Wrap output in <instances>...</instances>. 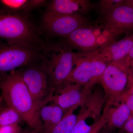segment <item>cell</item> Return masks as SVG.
<instances>
[{
    "label": "cell",
    "mask_w": 133,
    "mask_h": 133,
    "mask_svg": "<svg viewBox=\"0 0 133 133\" xmlns=\"http://www.w3.org/2000/svg\"><path fill=\"white\" fill-rule=\"evenodd\" d=\"M0 90L8 107L14 109L32 129L41 128L40 109L18 70L0 77Z\"/></svg>",
    "instance_id": "obj_1"
},
{
    "label": "cell",
    "mask_w": 133,
    "mask_h": 133,
    "mask_svg": "<svg viewBox=\"0 0 133 133\" xmlns=\"http://www.w3.org/2000/svg\"><path fill=\"white\" fill-rule=\"evenodd\" d=\"M41 55L39 66L47 74L55 91L68 81L74 69L77 52L63 41L43 45Z\"/></svg>",
    "instance_id": "obj_2"
},
{
    "label": "cell",
    "mask_w": 133,
    "mask_h": 133,
    "mask_svg": "<svg viewBox=\"0 0 133 133\" xmlns=\"http://www.w3.org/2000/svg\"><path fill=\"white\" fill-rule=\"evenodd\" d=\"M0 41L9 44L38 47V30L25 15L0 8Z\"/></svg>",
    "instance_id": "obj_3"
},
{
    "label": "cell",
    "mask_w": 133,
    "mask_h": 133,
    "mask_svg": "<svg viewBox=\"0 0 133 133\" xmlns=\"http://www.w3.org/2000/svg\"><path fill=\"white\" fill-rule=\"evenodd\" d=\"M98 50L88 53L77 52L74 69L67 82L92 87L100 83L107 64Z\"/></svg>",
    "instance_id": "obj_4"
},
{
    "label": "cell",
    "mask_w": 133,
    "mask_h": 133,
    "mask_svg": "<svg viewBox=\"0 0 133 133\" xmlns=\"http://www.w3.org/2000/svg\"><path fill=\"white\" fill-rule=\"evenodd\" d=\"M128 57L108 64L102 74L101 84L106 101L114 105L121 101V96L128 87L129 71L130 66Z\"/></svg>",
    "instance_id": "obj_5"
},
{
    "label": "cell",
    "mask_w": 133,
    "mask_h": 133,
    "mask_svg": "<svg viewBox=\"0 0 133 133\" xmlns=\"http://www.w3.org/2000/svg\"><path fill=\"white\" fill-rule=\"evenodd\" d=\"M38 48L0 41V77L18 68L33 64L41 56Z\"/></svg>",
    "instance_id": "obj_6"
},
{
    "label": "cell",
    "mask_w": 133,
    "mask_h": 133,
    "mask_svg": "<svg viewBox=\"0 0 133 133\" xmlns=\"http://www.w3.org/2000/svg\"><path fill=\"white\" fill-rule=\"evenodd\" d=\"M17 70L40 110L51 102L55 90L39 65L31 64Z\"/></svg>",
    "instance_id": "obj_7"
},
{
    "label": "cell",
    "mask_w": 133,
    "mask_h": 133,
    "mask_svg": "<svg viewBox=\"0 0 133 133\" xmlns=\"http://www.w3.org/2000/svg\"><path fill=\"white\" fill-rule=\"evenodd\" d=\"M85 16L58 14L46 11L42 18L44 29L54 36L66 37L77 29L92 23Z\"/></svg>",
    "instance_id": "obj_8"
},
{
    "label": "cell",
    "mask_w": 133,
    "mask_h": 133,
    "mask_svg": "<svg viewBox=\"0 0 133 133\" xmlns=\"http://www.w3.org/2000/svg\"><path fill=\"white\" fill-rule=\"evenodd\" d=\"M93 89L94 87L67 82L55 90L51 102L65 113L71 108L82 106Z\"/></svg>",
    "instance_id": "obj_9"
},
{
    "label": "cell",
    "mask_w": 133,
    "mask_h": 133,
    "mask_svg": "<svg viewBox=\"0 0 133 133\" xmlns=\"http://www.w3.org/2000/svg\"><path fill=\"white\" fill-rule=\"evenodd\" d=\"M99 22L115 41L120 35L133 31V9L123 3L101 17Z\"/></svg>",
    "instance_id": "obj_10"
},
{
    "label": "cell",
    "mask_w": 133,
    "mask_h": 133,
    "mask_svg": "<svg viewBox=\"0 0 133 133\" xmlns=\"http://www.w3.org/2000/svg\"><path fill=\"white\" fill-rule=\"evenodd\" d=\"M91 24L76 29L69 35L63 38L64 42L78 53H88L100 49L97 36L93 30Z\"/></svg>",
    "instance_id": "obj_11"
},
{
    "label": "cell",
    "mask_w": 133,
    "mask_h": 133,
    "mask_svg": "<svg viewBox=\"0 0 133 133\" xmlns=\"http://www.w3.org/2000/svg\"><path fill=\"white\" fill-rule=\"evenodd\" d=\"M95 6L90 0H52L48 3V12L58 14L85 16Z\"/></svg>",
    "instance_id": "obj_12"
},
{
    "label": "cell",
    "mask_w": 133,
    "mask_h": 133,
    "mask_svg": "<svg viewBox=\"0 0 133 133\" xmlns=\"http://www.w3.org/2000/svg\"><path fill=\"white\" fill-rule=\"evenodd\" d=\"M133 46V34H132L120 41H115L98 51L108 65L112 62L122 60L127 57Z\"/></svg>",
    "instance_id": "obj_13"
},
{
    "label": "cell",
    "mask_w": 133,
    "mask_h": 133,
    "mask_svg": "<svg viewBox=\"0 0 133 133\" xmlns=\"http://www.w3.org/2000/svg\"><path fill=\"white\" fill-rule=\"evenodd\" d=\"M106 99L104 90L101 88H97L93 89L80 110L86 114L89 118H92L96 123L102 115V109Z\"/></svg>",
    "instance_id": "obj_14"
},
{
    "label": "cell",
    "mask_w": 133,
    "mask_h": 133,
    "mask_svg": "<svg viewBox=\"0 0 133 133\" xmlns=\"http://www.w3.org/2000/svg\"><path fill=\"white\" fill-rule=\"evenodd\" d=\"M110 104L107 127L108 129L121 128L131 116V111L125 103L121 101L116 105L115 107Z\"/></svg>",
    "instance_id": "obj_15"
},
{
    "label": "cell",
    "mask_w": 133,
    "mask_h": 133,
    "mask_svg": "<svg viewBox=\"0 0 133 133\" xmlns=\"http://www.w3.org/2000/svg\"><path fill=\"white\" fill-rule=\"evenodd\" d=\"M64 113L61 108L54 104L43 107L39 112L40 119L43 122L41 130L54 127L62 120Z\"/></svg>",
    "instance_id": "obj_16"
},
{
    "label": "cell",
    "mask_w": 133,
    "mask_h": 133,
    "mask_svg": "<svg viewBox=\"0 0 133 133\" xmlns=\"http://www.w3.org/2000/svg\"><path fill=\"white\" fill-rule=\"evenodd\" d=\"M77 108H70L65 113L59 123L51 128L41 130L40 133H70L77 122V115L74 114Z\"/></svg>",
    "instance_id": "obj_17"
},
{
    "label": "cell",
    "mask_w": 133,
    "mask_h": 133,
    "mask_svg": "<svg viewBox=\"0 0 133 133\" xmlns=\"http://www.w3.org/2000/svg\"><path fill=\"white\" fill-rule=\"evenodd\" d=\"M77 122L70 133H98L103 128L99 122L88 125L86 120L88 118L79 113L77 115Z\"/></svg>",
    "instance_id": "obj_18"
},
{
    "label": "cell",
    "mask_w": 133,
    "mask_h": 133,
    "mask_svg": "<svg viewBox=\"0 0 133 133\" xmlns=\"http://www.w3.org/2000/svg\"><path fill=\"white\" fill-rule=\"evenodd\" d=\"M2 7L11 12L21 14L31 10L30 0H1Z\"/></svg>",
    "instance_id": "obj_19"
},
{
    "label": "cell",
    "mask_w": 133,
    "mask_h": 133,
    "mask_svg": "<svg viewBox=\"0 0 133 133\" xmlns=\"http://www.w3.org/2000/svg\"><path fill=\"white\" fill-rule=\"evenodd\" d=\"M22 120V118L21 115L11 108L3 107L0 110V127L19 124Z\"/></svg>",
    "instance_id": "obj_20"
},
{
    "label": "cell",
    "mask_w": 133,
    "mask_h": 133,
    "mask_svg": "<svg viewBox=\"0 0 133 133\" xmlns=\"http://www.w3.org/2000/svg\"><path fill=\"white\" fill-rule=\"evenodd\" d=\"M124 0H100L95 7L101 17L107 15L115 8L122 5Z\"/></svg>",
    "instance_id": "obj_21"
},
{
    "label": "cell",
    "mask_w": 133,
    "mask_h": 133,
    "mask_svg": "<svg viewBox=\"0 0 133 133\" xmlns=\"http://www.w3.org/2000/svg\"><path fill=\"white\" fill-rule=\"evenodd\" d=\"M23 130L19 124H14L0 127V133H22Z\"/></svg>",
    "instance_id": "obj_22"
},
{
    "label": "cell",
    "mask_w": 133,
    "mask_h": 133,
    "mask_svg": "<svg viewBox=\"0 0 133 133\" xmlns=\"http://www.w3.org/2000/svg\"><path fill=\"white\" fill-rule=\"evenodd\" d=\"M121 99L126 104L133 116V94L126 91L121 96Z\"/></svg>",
    "instance_id": "obj_23"
},
{
    "label": "cell",
    "mask_w": 133,
    "mask_h": 133,
    "mask_svg": "<svg viewBox=\"0 0 133 133\" xmlns=\"http://www.w3.org/2000/svg\"><path fill=\"white\" fill-rule=\"evenodd\" d=\"M121 133H133V116H131L120 128Z\"/></svg>",
    "instance_id": "obj_24"
},
{
    "label": "cell",
    "mask_w": 133,
    "mask_h": 133,
    "mask_svg": "<svg viewBox=\"0 0 133 133\" xmlns=\"http://www.w3.org/2000/svg\"><path fill=\"white\" fill-rule=\"evenodd\" d=\"M46 2L47 1L44 0H30V6L31 10L41 6L45 4Z\"/></svg>",
    "instance_id": "obj_25"
},
{
    "label": "cell",
    "mask_w": 133,
    "mask_h": 133,
    "mask_svg": "<svg viewBox=\"0 0 133 133\" xmlns=\"http://www.w3.org/2000/svg\"><path fill=\"white\" fill-rule=\"evenodd\" d=\"M128 79L133 81V60L130 62V66L129 71Z\"/></svg>",
    "instance_id": "obj_26"
},
{
    "label": "cell",
    "mask_w": 133,
    "mask_h": 133,
    "mask_svg": "<svg viewBox=\"0 0 133 133\" xmlns=\"http://www.w3.org/2000/svg\"><path fill=\"white\" fill-rule=\"evenodd\" d=\"M128 91L133 94V80H130L128 79Z\"/></svg>",
    "instance_id": "obj_27"
},
{
    "label": "cell",
    "mask_w": 133,
    "mask_h": 133,
    "mask_svg": "<svg viewBox=\"0 0 133 133\" xmlns=\"http://www.w3.org/2000/svg\"><path fill=\"white\" fill-rule=\"evenodd\" d=\"M123 4L133 9V0H124Z\"/></svg>",
    "instance_id": "obj_28"
},
{
    "label": "cell",
    "mask_w": 133,
    "mask_h": 133,
    "mask_svg": "<svg viewBox=\"0 0 133 133\" xmlns=\"http://www.w3.org/2000/svg\"><path fill=\"white\" fill-rule=\"evenodd\" d=\"M129 58L130 59V61H133V46L132 48L131 51L129 52L128 56Z\"/></svg>",
    "instance_id": "obj_29"
},
{
    "label": "cell",
    "mask_w": 133,
    "mask_h": 133,
    "mask_svg": "<svg viewBox=\"0 0 133 133\" xmlns=\"http://www.w3.org/2000/svg\"><path fill=\"white\" fill-rule=\"evenodd\" d=\"M41 128H37L35 129H33L32 131H29L28 133H40Z\"/></svg>",
    "instance_id": "obj_30"
},
{
    "label": "cell",
    "mask_w": 133,
    "mask_h": 133,
    "mask_svg": "<svg viewBox=\"0 0 133 133\" xmlns=\"http://www.w3.org/2000/svg\"><path fill=\"white\" fill-rule=\"evenodd\" d=\"M3 99L1 95L0 96V110L3 107Z\"/></svg>",
    "instance_id": "obj_31"
},
{
    "label": "cell",
    "mask_w": 133,
    "mask_h": 133,
    "mask_svg": "<svg viewBox=\"0 0 133 133\" xmlns=\"http://www.w3.org/2000/svg\"><path fill=\"white\" fill-rule=\"evenodd\" d=\"M29 131H27V130H23V131L22 132V133H28V132Z\"/></svg>",
    "instance_id": "obj_32"
},
{
    "label": "cell",
    "mask_w": 133,
    "mask_h": 133,
    "mask_svg": "<svg viewBox=\"0 0 133 133\" xmlns=\"http://www.w3.org/2000/svg\"></svg>",
    "instance_id": "obj_33"
}]
</instances>
